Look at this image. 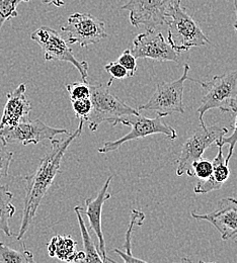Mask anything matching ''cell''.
Segmentation results:
<instances>
[{"instance_id":"cb8c5ba5","label":"cell","mask_w":237,"mask_h":263,"mask_svg":"<svg viewBox=\"0 0 237 263\" xmlns=\"http://www.w3.org/2000/svg\"><path fill=\"white\" fill-rule=\"evenodd\" d=\"M71 103H72V107H73V110H74L76 117L79 118L80 120H83L84 122H86L87 118L92 111V108H93V103H92L90 98L73 100V101H71Z\"/></svg>"},{"instance_id":"277c9868","label":"cell","mask_w":237,"mask_h":263,"mask_svg":"<svg viewBox=\"0 0 237 263\" xmlns=\"http://www.w3.org/2000/svg\"><path fill=\"white\" fill-rule=\"evenodd\" d=\"M92 111L87 118L89 130L96 132L102 123H111L115 127L116 122L125 116L138 115L139 110L129 106L117 96L111 93L107 84H90Z\"/></svg>"},{"instance_id":"52a82bcc","label":"cell","mask_w":237,"mask_h":263,"mask_svg":"<svg viewBox=\"0 0 237 263\" xmlns=\"http://www.w3.org/2000/svg\"><path fill=\"white\" fill-rule=\"evenodd\" d=\"M190 65H184L183 76L171 82H159L156 85V90L145 104L138 107V110L155 111L158 117L166 118L172 114H184L185 106L183 102L185 81L189 77Z\"/></svg>"},{"instance_id":"1f68e13d","label":"cell","mask_w":237,"mask_h":263,"mask_svg":"<svg viewBox=\"0 0 237 263\" xmlns=\"http://www.w3.org/2000/svg\"><path fill=\"white\" fill-rule=\"evenodd\" d=\"M0 245H3V243H2V242H1V241H0Z\"/></svg>"},{"instance_id":"4dcf8cb0","label":"cell","mask_w":237,"mask_h":263,"mask_svg":"<svg viewBox=\"0 0 237 263\" xmlns=\"http://www.w3.org/2000/svg\"><path fill=\"white\" fill-rule=\"evenodd\" d=\"M234 1V9H235V14H236V22L234 24V29L237 33V0H233Z\"/></svg>"},{"instance_id":"e0dca14e","label":"cell","mask_w":237,"mask_h":263,"mask_svg":"<svg viewBox=\"0 0 237 263\" xmlns=\"http://www.w3.org/2000/svg\"><path fill=\"white\" fill-rule=\"evenodd\" d=\"M76 245V241H74L71 236L57 235L53 237L48 244L49 256L56 257L66 262H75L78 253Z\"/></svg>"},{"instance_id":"3957f363","label":"cell","mask_w":237,"mask_h":263,"mask_svg":"<svg viewBox=\"0 0 237 263\" xmlns=\"http://www.w3.org/2000/svg\"><path fill=\"white\" fill-rule=\"evenodd\" d=\"M191 79V78H190ZM199 82L203 88V98L198 108L200 125H205L204 115L210 109H219L234 114L237 107V69L222 75L214 76L209 81Z\"/></svg>"},{"instance_id":"484cf974","label":"cell","mask_w":237,"mask_h":263,"mask_svg":"<svg viewBox=\"0 0 237 263\" xmlns=\"http://www.w3.org/2000/svg\"><path fill=\"white\" fill-rule=\"evenodd\" d=\"M13 159V153L6 149V145L0 140V180L8 174L9 166Z\"/></svg>"},{"instance_id":"8992f818","label":"cell","mask_w":237,"mask_h":263,"mask_svg":"<svg viewBox=\"0 0 237 263\" xmlns=\"http://www.w3.org/2000/svg\"><path fill=\"white\" fill-rule=\"evenodd\" d=\"M123 124L124 126L132 127V131L125 135L124 137L120 138L116 141H108L103 144V146L99 149V153L105 154L113 151H117L123 144L134 141L137 139L145 138L147 136L155 135V134H163L167 137H169L170 140H175L177 138L176 131L169 126L167 123H165L160 117L157 116V118L149 119L147 117L138 115H130L120 118L116 125Z\"/></svg>"},{"instance_id":"83f0119b","label":"cell","mask_w":237,"mask_h":263,"mask_svg":"<svg viewBox=\"0 0 237 263\" xmlns=\"http://www.w3.org/2000/svg\"><path fill=\"white\" fill-rule=\"evenodd\" d=\"M104 70L111 74L112 78L110 81L106 83L108 86L112 85L114 79H125L129 78V73L126 70L124 66L121 65L118 61L117 62H110L106 65L104 66Z\"/></svg>"},{"instance_id":"d4e9b609","label":"cell","mask_w":237,"mask_h":263,"mask_svg":"<svg viewBox=\"0 0 237 263\" xmlns=\"http://www.w3.org/2000/svg\"><path fill=\"white\" fill-rule=\"evenodd\" d=\"M234 114H235V121H234V124H233L232 134L229 137L224 136L219 142L216 143V146H221V147H224L225 145H229L228 155L225 158V163L227 165L229 164V161H230V159L233 155V152H234V149H235V146L237 144V107Z\"/></svg>"},{"instance_id":"4fadbf2b","label":"cell","mask_w":237,"mask_h":263,"mask_svg":"<svg viewBox=\"0 0 237 263\" xmlns=\"http://www.w3.org/2000/svg\"><path fill=\"white\" fill-rule=\"evenodd\" d=\"M196 220L207 221L212 224L221 234L223 241L237 238V199L225 197L218 201L215 211L209 214H199L195 211L191 213Z\"/></svg>"},{"instance_id":"9c48e42d","label":"cell","mask_w":237,"mask_h":263,"mask_svg":"<svg viewBox=\"0 0 237 263\" xmlns=\"http://www.w3.org/2000/svg\"><path fill=\"white\" fill-rule=\"evenodd\" d=\"M61 31L67 33L68 44H79L81 47L98 44L107 37L105 24L89 13L71 14Z\"/></svg>"},{"instance_id":"7c38bea8","label":"cell","mask_w":237,"mask_h":263,"mask_svg":"<svg viewBox=\"0 0 237 263\" xmlns=\"http://www.w3.org/2000/svg\"><path fill=\"white\" fill-rule=\"evenodd\" d=\"M136 59H152L158 62H175L179 64V53L174 51L170 43L161 33L147 31L140 33L133 41V50L131 51Z\"/></svg>"},{"instance_id":"8fae6325","label":"cell","mask_w":237,"mask_h":263,"mask_svg":"<svg viewBox=\"0 0 237 263\" xmlns=\"http://www.w3.org/2000/svg\"><path fill=\"white\" fill-rule=\"evenodd\" d=\"M175 0H130L122 9L130 12V23L134 27L145 26L147 31L166 24L168 12Z\"/></svg>"},{"instance_id":"7a4b0ae2","label":"cell","mask_w":237,"mask_h":263,"mask_svg":"<svg viewBox=\"0 0 237 263\" xmlns=\"http://www.w3.org/2000/svg\"><path fill=\"white\" fill-rule=\"evenodd\" d=\"M166 25L169 27L168 42L177 53L210 44V40L198 24L180 6V0H175L170 6Z\"/></svg>"},{"instance_id":"ffe728a7","label":"cell","mask_w":237,"mask_h":263,"mask_svg":"<svg viewBox=\"0 0 237 263\" xmlns=\"http://www.w3.org/2000/svg\"><path fill=\"white\" fill-rule=\"evenodd\" d=\"M74 212L77 216V220H78V224H79V228L81 232V236H82V242H83V247H84V260L83 262H102V257L100 254V251L98 249V246L95 245V243L93 242V240L90 239L88 230L84 224L83 218H82V214L79 211V206H75L74 208Z\"/></svg>"},{"instance_id":"f1b7e54d","label":"cell","mask_w":237,"mask_h":263,"mask_svg":"<svg viewBox=\"0 0 237 263\" xmlns=\"http://www.w3.org/2000/svg\"><path fill=\"white\" fill-rule=\"evenodd\" d=\"M135 57L131 53L130 50H126L123 52V54L119 57L118 62L122 66L126 68V70L129 73V77H133L137 71V62Z\"/></svg>"},{"instance_id":"d6986e66","label":"cell","mask_w":237,"mask_h":263,"mask_svg":"<svg viewBox=\"0 0 237 263\" xmlns=\"http://www.w3.org/2000/svg\"><path fill=\"white\" fill-rule=\"evenodd\" d=\"M13 194L9 192L5 185H0V231L6 236L11 237V231L9 228V220L15 214V208L11 203Z\"/></svg>"},{"instance_id":"4316f807","label":"cell","mask_w":237,"mask_h":263,"mask_svg":"<svg viewBox=\"0 0 237 263\" xmlns=\"http://www.w3.org/2000/svg\"><path fill=\"white\" fill-rule=\"evenodd\" d=\"M192 171H193V176L198 177L200 180H205L211 176L213 172V165L209 160L200 159L199 161L193 164Z\"/></svg>"},{"instance_id":"7402d4cb","label":"cell","mask_w":237,"mask_h":263,"mask_svg":"<svg viewBox=\"0 0 237 263\" xmlns=\"http://www.w3.org/2000/svg\"><path fill=\"white\" fill-rule=\"evenodd\" d=\"M30 0H0V30L2 26L9 20L19 15L16 7L22 2H29Z\"/></svg>"},{"instance_id":"9a60e30c","label":"cell","mask_w":237,"mask_h":263,"mask_svg":"<svg viewBox=\"0 0 237 263\" xmlns=\"http://www.w3.org/2000/svg\"><path fill=\"white\" fill-rule=\"evenodd\" d=\"M7 101L3 108L0 130L17 126L21 122L30 118L32 104L26 97V84H20L12 92L6 95Z\"/></svg>"},{"instance_id":"2e32d148","label":"cell","mask_w":237,"mask_h":263,"mask_svg":"<svg viewBox=\"0 0 237 263\" xmlns=\"http://www.w3.org/2000/svg\"><path fill=\"white\" fill-rule=\"evenodd\" d=\"M218 147V153L214 160L212 161L213 172L211 176L205 180H201L195 187L194 192L198 195H204L211 193L213 191H218L226 182L230 176V169L228 165L225 163L223 157V147Z\"/></svg>"},{"instance_id":"ac0fdd59","label":"cell","mask_w":237,"mask_h":263,"mask_svg":"<svg viewBox=\"0 0 237 263\" xmlns=\"http://www.w3.org/2000/svg\"><path fill=\"white\" fill-rule=\"evenodd\" d=\"M145 220V215L143 212L133 209L131 211V215H130V223L128 226V229L126 232V240L124 243V251H121L119 249H114V252L118 253L125 262H146L143 259L140 258H136L132 254V233H133V228L137 226H141L143 224V221Z\"/></svg>"},{"instance_id":"f546056e","label":"cell","mask_w":237,"mask_h":263,"mask_svg":"<svg viewBox=\"0 0 237 263\" xmlns=\"http://www.w3.org/2000/svg\"><path fill=\"white\" fill-rule=\"evenodd\" d=\"M42 1L45 4H53V5L57 6V7H61V6H63L65 4L63 0H42Z\"/></svg>"},{"instance_id":"603a6c76","label":"cell","mask_w":237,"mask_h":263,"mask_svg":"<svg viewBox=\"0 0 237 263\" xmlns=\"http://www.w3.org/2000/svg\"><path fill=\"white\" fill-rule=\"evenodd\" d=\"M70 100L88 99L90 98V84L88 82H74L66 85Z\"/></svg>"},{"instance_id":"44dd1931","label":"cell","mask_w":237,"mask_h":263,"mask_svg":"<svg viewBox=\"0 0 237 263\" xmlns=\"http://www.w3.org/2000/svg\"><path fill=\"white\" fill-rule=\"evenodd\" d=\"M0 262L34 263V255L26 248L17 251L4 245H0Z\"/></svg>"},{"instance_id":"5b68a950","label":"cell","mask_w":237,"mask_h":263,"mask_svg":"<svg viewBox=\"0 0 237 263\" xmlns=\"http://www.w3.org/2000/svg\"><path fill=\"white\" fill-rule=\"evenodd\" d=\"M227 133L228 129L225 127H206L205 125H200L199 128L186 140L181 147L176 168V175L183 176L184 174H187L193 177V164L202 159L206 149L213 144L216 145V143L219 142Z\"/></svg>"},{"instance_id":"5bb4252c","label":"cell","mask_w":237,"mask_h":263,"mask_svg":"<svg viewBox=\"0 0 237 263\" xmlns=\"http://www.w3.org/2000/svg\"><path fill=\"white\" fill-rule=\"evenodd\" d=\"M113 178H114V176L112 175L106 179V181L102 185V190L100 191V193L98 194L96 198H90L89 197V198L85 199V206H86L85 211H83V209L79 206L80 213L82 215H85L88 218L90 228L94 230L96 235L98 236V239H99L98 249L100 251V254H101V257H102V262L103 263H115L113 259H110L107 257L105 241H104L102 227V208H103V204L112 197L111 194L108 193V187H110V184H111Z\"/></svg>"},{"instance_id":"6da1fadb","label":"cell","mask_w":237,"mask_h":263,"mask_svg":"<svg viewBox=\"0 0 237 263\" xmlns=\"http://www.w3.org/2000/svg\"><path fill=\"white\" fill-rule=\"evenodd\" d=\"M84 123L85 122L83 120H80L77 130L67 135L65 139L51 140L52 147L50 151L47 152L43 158H41L40 164L35 171L30 175L25 176L26 197L24 201L22 224L16 236L17 240H22L27 231L29 230L43 197L48 193L60 170L61 161L67 151L68 147L82 134Z\"/></svg>"},{"instance_id":"30bf717a","label":"cell","mask_w":237,"mask_h":263,"mask_svg":"<svg viewBox=\"0 0 237 263\" xmlns=\"http://www.w3.org/2000/svg\"><path fill=\"white\" fill-rule=\"evenodd\" d=\"M60 134L69 135L65 129L52 128L41 120L26 119L17 126L0 130V140L5 144H38L43 140H53L55 136Z\"/></svg>"},{"instance_id":"ba28073f","label":"cell","mask_w":237,"mask_h":263,"mask_svg":"<svg viewBox=\"0 0 237 263\" xmlns=\"http://www.w3.org/2000/svg\"><path fill=\"white\" fill-rule=\"evenodd\" d=\"M31 39L40 45L46 61L69 62L78 70L82 81L88 82V63L77 60L67 42L57 31L48 27H41L31 34Z\"/></svg>"}]
</instances>
